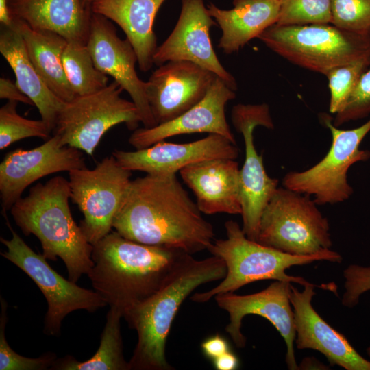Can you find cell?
Wrapping results in <instances>:
<instances>
[{
  "instance_id": "1",
  "label": "cell",
  "mask_w": 370,
  "mask_h": 370,
  "mask_svg": "<svg viewBox=\"0 0 370 370\" xmlns=\"http://www.w3.org/2000/svg\"><path fill=\"white\" fill-rule=\"evenodd\" d=\"M112 228L127 239L191 255L208 250L214 237L176 175L132 180Z\"/></svg>"
},
{
  "instance_id": "2",
  "label": "cell",
  "mask_w": 370,
  "mask_h": 370,
  "mask_svg": "<svg viewBox=\"0 0 370 370\" xmlns=\"http://www.w3.org/2000/svg\"><path fill=\"white\" fill-rule=\"evenodd\" d=\"M226 271L223 260L213 255L202 260L186 253L180 256L158 289L123 316L138 336L130 370L174 369L166 360L165 348L180 306L197 287L223 279Z\"/></svg>"
},
{
  "instance_id": "3",
  "label": "cell",
  "mask_w": 370,
  "mask_h": 370,
  "mask_svg": "<svg viewBox=\"0 0 370 370\" xmlns=\"http://www.w3.org/2000/svg\"><path fill=\"white\" fill-rule=\"evenodd\" d=\"M180 250L127 239L112 230L92 245V285L123 316L154 293L180 258Z\"/></svg>"
},
{
  "instance_id": "4",
  "label": "cell",
  "mask_w": 370,
  "mask_h": 370,
  "mask_svg": "<svg viewBox=\"0 0 370 370\" xmlns=\"http://www.w3.org/2000/svg\"><path fill=\"white\" fill-rule=\"evenodd\" d=\"M71 193L69 180L57 175L32 186L28 195L12 206L10 213L25 236L38 238L42 255L53 261L61 258L69 280L77 282L89 273L94 263L92 245L73 218Z\"/></svg>"
},
{
  "instance_id": "5",
  "label": "cell",
  "mask_w": 370,
  "mask_h": 370,
  "mask_svg": "<svg viewBox=\"0 0 370 370\" xmlns=\"http://www.w3.org/2000/svg\"><path fill=\"white\" fill-rule=\"evenodd\" d=\"M224 226L226 238L214 240L208 250L223 260L225 276L209 291L194 293L190 297L194 302L205 303L217 295L234 292L260 280L285 281L304 286L312 283L301 277L288 275L286 270L315 261L341 263L343 260L341 254L331 249L308 256L287 254L250 240L236 221L229 220Z\"/></svg>"
},
{
  "instance_id": "6",
  "label": "cell",
  "mask_w": 370,
  "mask_h": 370,
  "mask_svg": "<svg viewBox=\"0 0 370 370\" xmlns=\"http://www.w3.org/2000/svg\"><path fill=\"white\" fill-rule=\"evenodd\" d=\"M258 38L292 64L324 75L336 66L370 58V34L349 32L331 23H275Z\"/></svg>"
},
{
  "instance_id": "7",
  "label": "cell",
  "mask_w": 370,
  "mask_h": 370,
  "mask_svg": "<svg viewBox=\"0 0 370 370\" xmlns=\"http://www.w3.org/2000/svg\"><path fill=\"white\" fill-rule=\"evenodd\" d=\"M310 196L278 187L260 217L256 241L297 256L330 249L328 219Z\"/></svg>"
},
{
  "instance_id": "8",
  "label": "cell",
  "mask_w": 370,
  "mask_h": 370,
  "mask_svg": "<svg viewBox=\"0 0 370 370\" xmlns=\"http://www.w3.org/2000/svg\"><path fill=\"white\" fill-rule=\"evenodd\" d=\"M322 123L332 134V143L326 155L316 164L302 171H291L282 180L288 189L313 196L317 205L335 204L347 200L354 190L347 181V171L355 163L367 161L370 151L360 149L370 132V119L362 125L341 130L332 118L320 114Z\"/></svg>"
},
{
  "instance_id": "9",
  "label": "cell",
  "mask_w": 370,
  "mask_h": 370,
  "mask_svg": "<svg viewBox=\"0 0 370 370\" xmlns=\"http://www.w3.org/2000/svg\"><path fill=\"white\" fill-rule=\"evenodd\" d=\"M122 90L114 80L99 91L64 103L54 129L62 145L92 156L111 127L125 123L130 130H136L141 123L138 110L132 101L121 97Z\"/></svg>"
},
{
  "instance_id": "10",
  "label": "cell",
  "mask_w": 370,
  "mask_h": 370,
  "mask_svg": "<svg viewBox=\"0 0 370 370\" xmlns=\"http://www.w3.org/2000/svg\"><path fill=\"white\" fill-rule=\"evenodd\" d=\"M6 224L12 233L10 240L0 241L6 247L1 255L24 271L38 286L47 302L44 332L58 336L64 317L73 311L93 312L107 305L95 291L84 288L58 273L42 254H36L14 230L8 217Z\"/></svg>"
},
{
  "instance_id": "11",
  "label": "cell",
  "mask_w": 370,
  "mask_h": 370,
  "mask_svg": "<svg viewBox=\"0 0 370 370\" xmlns=\"http://www.w3.org/2000/svg\"><path fill=\"white\" fill-rule=\"evenodd\" d=\"M131 176L132 171L120 166L112 155L103 158L93 169L69 171L71 199L84 216L79 226L92 245L112 231Z\"/></svg>"
},
{
  "instance_id": "12",
  "label": "cell",
  "mask_w": 370,
  "mask_h": 370,
  "mask_svg": "<svg viewBox=\"0 0 370 370\" xmlns=\"http://www.w3.org/2000/svg\"><path fill=\"white\" fill-rule=\"evenodd\" d=\"M232 121L236 130L243 135L245 156L240 169L242 229L248 238L256 241L263 210L277 190L278 180L267 173L262 153H258L254 141L257 126L274 127L269 106L237 104L232 110Z\"/></svg>"
},
{
  "instance_id": "13",
  "label": "cell",
  "mask_w": 370,
  "mask_h": 370,
  "mask_svg": "<svg viewBox=\"0 0 370 370\" xmlns=\"http://www.w3.org/2000/svg\"><path fill=\"white\" fill-rule=\"evenodd\" d=\"M86 167L80 149L64 145L54 134L32 149H16L8 153L0 164V198L2 215L19 199L34 182L49 175Z\"/></svg>"
},
{
  "instance_id": "14",
  "label": "cell",
  "mask_w": 370,
  "mask_h": 370,
  "mask_svg": "<svg viewBox=\"0 0 370 370\" xmlns=\"http://www.w3.org/2000/svg\"><path fill=\"white\" fill-rule=\"evenodd\" d=\"M291 285L289 282L275 280L265 289L255 293L241 295L232 292L214 297L217 306L229 315L230 321L225 330L238 348L246 345V338L241 332L243 318L249 314L260 316L280 332L286 345L285 361L288 369L297 370L299 366L294 349L295 330L290 301Z\"/></svg>"
},
{
  "instance_id": "15",
  "label": "cell",
  "mask_w": 370,
  "mask_h": 370,
  "mask_svg": "<svg viewBox=\"0 0 370 370\" xmlns=\"http://www.w3.org/2000/svg\"><path fill=\"white\" fill-rule=\"evenodd\" d=\"M86 45L96 68L111 76L130 95L144 127L157 125L147 99L146 82L136 71L138 58L129 40L117 35L110 20L92 12Z\"/></svg>"
},
{
  "instance_id": "16",
  "label": "cell",
  "mask_w": 370,
  "mask_h": 370,
  "mask_svg": "<svg viewBox=\"0 0 370 370\" xmlns=\"http://www.w3.org/2000/svg\"><path fill=\"white\" fill-rule=\"evenodd\" d=\"M215 25L204 0H182L177 22L171 34L157 47L153 64L186 60L212 72L234 90L237 83L221 64L213 49L210 29Z\"/></svg>"
},
{
  "instance_id": "17",
  "label": "cell",
  "mask_w": 370,
  "mask_h": 370,
  "mask_svg": "<svg viewBox=\"0 0 370 370\" xmlns=\"http://www.w3.org/2000/svg\"><path fill=\"white\" fill-rule=\"evenodd\" d=\"M315 287L336 294L334 282L307 284L299 291L291 285L290 301L294 314L295 345L298 349H311L322 354L331 365L346 370H370V361L353 347L346 337L330 326L314 309Z\"/></svg>"
},
{
  "instance_id": "18",
  "label": "cell",
  "mask_w": 370,
  "mask_h": 370,
  "mask_svg": "<svg viewBox=\"0 0 370 370\" xmlns=\"http://www.w3.org/2000/svg\"><path fill=\"white\" fill-rule=\"evenodd\" d=\"M217 77L186 60L159 66L146 82L147 97L156 124L170 121L198 103Z\"/></svg>"
},
{
  "instance_id": "19",
  "label": "cell",
  "mask_w": 370,
  "mask_h": 370,
  "mask_svg": "<svg viewBox=\"0 0 370 370\" xmlns=\"http://www.w3.org/2000/svg\"><path fill=\"white\" fill-rule=\"evenodd\" d=\"M239 153L236 143L215 134L186 143L162 140L136 151L114 150L112 155L123 168L149 175H176L193 163L213 159L236 160Z\"/></svg>"
},
{
  "instance_id": "20",
  "label": "cell",
  "mask_w": 370,
  "mask_h": 370,
  "mask_svg": "<svg viewBox=\"0 0 370 370\" xmlns=\"http://www.w3.org/2000/svg\"><path fill=\"white\" fill-rule=\"evenodd\" d=\"M235 97V90L217 77L206 95L195 106L170 121L150 128H137L128 142L140 149L177 135L208 133L221 135L236 143L225 113L227 103Z\"/></svg>"
},
{
  "instance_id": "21",
  "label": "cell",
  "mask_w": 370,
  "mask_h": 370,
  "mask_svg": "<svg viewBox=\"0 0 370 370\" xmlns=\"http://www.w3.org/2000/svg\"><path fill=\"white\" fill-rule=\"evenodd\" d=\"M180 175L206 214H241L240 169L234 159L213 158L193 163Z\"/></svg>"
},
{
  "instance_id": "22",
  "label": "cell",
  "mask_w": 370,
  "mask_h": 370,
  "mask_svg": "<svg viewBox=\"0 0 370 370\" xmlns=\"http://www.w3.org/2000/svg\"><path fill=\"white\" fill-rule=\"evenodd\" d=\"M8 5L12 18L33 29L86 44L92 11L82 0H8Z\"/></svg>"
},
{
  "instance_id": "23",
  "label": "cell",
  "mask_w": 370,
  "mask_h": 370,
  "mask_svg": "<svg viewBox=\"0 0 370 370\" xmlns=\"http://www.w3.org/2000/svg\"><path fill=\"white\" fill-rule=\"evenodd\" d=\"M165 0H91L93 13L116 23L132 45L139 69L147 72L153 64L158 47L153 21Z\"/></svg>"
},
{
  "instance_id": "24",
  "label": "cell",
  "mask_w": 370,
  "mask_h": 370,
  "mask_svg": "<svg viewBox=\"0 0 370 370\" xmlns=\"http://www.w3.org/2000/svg\"><path fill=\"white\" fill-rule=\"evenodd\" d=\"M208 10L222 32L219 48L231 54L277 23L280 0H233L230 10L210 3Z\"/></svg>"
},
{
  "instance_id": "25",
  "label": "cell",
  "mask_w": 370,
  "mask_h": 370,
  "mask_svg": "<svg viewBox=\"0 0 370 370\" xmlns=\"http://www.w3.org/2000/svg\"><path fill=\"white\" fill-rule=\"evenodd\" d=\"M0 53L13 70L16 84L38 108L51 132L64 103L46 85L27 54L20 32L13 25H1Z\"/></svg>"
},
{
  "instance_id": "26",
  "label": "cell",
  "mask_w": 370,
  "mask_h": 370,
  "mask_svg": "<svg viewBox=\"0 0 370 370\" xmlns=\"http://www.w3.org/2000/svg\"><path fill=\"white\" fill-rule=\"evenodd\" d=\"M12 24L21 34L31 62L49 88L65 103L75 99L77 96L62 61L68 41L55 32L33 29L17 18H12Z\"/></svg>"
},
{
  "instance_id": "27",
  "label": "cell",
  "mask_w": 370,
  "mask_h": 370,
  "mask_svg": "<svg viewBox=\"0 0 370 370\" xmlns=\"http://www.w3.org/2000/svg\"><path fill=\"white\" fill-rule=\"evenodd\" d=\"M121 312L110 307L101 334L99 347L88 360L79 362L67 356L57 358L51 369L56 370H130L123 350L121 333Z\"/></svg>"
},
{
  "instance_id": "28",
  "label": "cell",
  "mask_w": 370,
  "mask_h": 370,
  "mask_svg": "<svg viewBox=\"0 0 370 370\" xmlns=\"http://www.w3.org/2000/svg\"><path fill=\"white\" fill-rule=\"evenodd\" d=\"M62 61L77 97L95 92L108 86V75L96 68L86 44L68 41Z\"/></svg>"
},
{
  "instance_id": "29",
  "label": "cell",
  "mask_w": 370,
  "mask_h": 370,
  "mask_svg": "<svg viewBox=\"0 0 370 370\" xmlns=\"http://www.w3.org/2000/svg\"><path fill=\"white\" fill-rule=\"evenodd\" d=\"M17 101H8L0 108V149L3 150L23 138H49L51 133L42 120L24 118L16 112Z\"/></svg>"
},
{
  "instance_id": "30",
  "label": "cell",
  "mask_w": 370,
  "mask_h": 370,
  "mask_svg": "<svg viewBox=\"0 0 370 370\" xmlns=\"http://www.w3.org/2000/svg\"><path fill=\"white\" fill-rule=\"evenodd\" d=\"M369 66L370 58H367L336 66L325 75L330 91V113L336 114L343 108L360 77Z\"/></svg>"
},
{
  "instance_id": "31",
  "label": "cell",
  "mask_w": 370,
  "mask_h": 370,
  "mask_svg": "<svg viewBox=\"0 0 370 370\" xmlns=\"http://www.w3.org/2000/svg\"><path fill=\"white\" fill-rule=\"evenodd\" d=\"M331 0H280L279 25L331 23Z\"/></svg>"
},
{
  "instance_id": "32",
  "label": "cell",
  "mask_w": 370,
  "mask_h": 370,
  "mask_svg": "<svg viewBox=\"0 0 370 370\" xmlns=\"http://www.w3.org/2000/svg\"><path fill=\"white\" fill-rule=\"evenodd\" d=\"M0 317V370H45L51 369L57 360L54 353L47 352L38 358H27L18 354L8 344L5 335L8 322L7 306L1 297Z\"/></svg>"
},
{
  "instance_id": "33",
  "label": "cell",
  "mask_w": 370,
  "mask_h": 370,
  "mask_svg": "<svg viewBox=\"0 0 370 370\" xmlns=\"http://www.w3.org/2000/svg\"><path fill=\"white\" fill-rule=\"evenodd\" d=\"M331 16L341 29L370 34V0H331Z\"/></svg>"
},
{
  "instance_id": "34",
  "label": "cell",
  "mask_w": 370,
  "mask_h": 370,
  "mask_svg": "<svg viewBox=\"0 0 370 370\" xmlns=\"http://www.w3.org/2000/svg\"><path fill=\"white\" fill-rule=\"evenodd\" d=\"M370 114V69L360 77L343 108L335 114L334 125L339 127L349 121L364 119Z\"/></svg>"
},
{
  "instance_id": "35",
  "label": "cell",
  "mask_w": 370,
  "mask_h": 370,
  "mask_svg": "<svg viewBox=\"0 0 370 370\" xmlns=\"http://www.w3.org/2000/svg\"><path fill=\"white\" fill-rule=\"evenodd\" d=\"M345 292L342 304L353 308L358 304L360 296L370 291V267L349 264L343 271Z\"/></svg>"
},
{
  "instance_id": "36",
  "label": "cell",
  "mask_w": 370,
  "mask_h": 370,
  "mask_svg": "<svg viewBox=\"0 0 370 370\" xmlns=\"http://www.w3.org/2000/svg\"><path fill=\"white\" fill-rule=\"evenodd\" d=\"M201 347L204 355L212 360L230 351L227 341L219 334L205 339L202 342Z\"/></svg>"
},
{
  "instance_id": "37",
  "label": "cell",
  "mask_w": 370,
  "mask_h": 370,
  "mask_svg": "<svg viewBox=\"0 0 370 370\" xmlns=\"http://www.w3.org/2000/svg\"><path fill=\"white\" fill-rule=\"evenodd\" d=\"M0 98L33 106L32 100L10 79L0 78Z\"/></svg>"
},
{
  "instance_id": "38",
  "label": "cell",
  "mask_w": 370,
  "mask_h": 370,
  "mask_svg": "<svg viewBox=\"0 0 370 370\" xmlns=\"http://www.w3.org/2000/svg\"><path fill=\"white\" fill-rule=\"evenodd\" d=\"M213 364L217 370H234L238 367V360L230 350L214 359Z\"/></svg>"
},
{
  "instance_id": "39",
  "label": "cell",
  "mask_w": 370,
  "mask_h": 370,
  "mask_svg": "<svg viewBox=\"0 0 370 370\" xmlns=\"http://www.w3.org/2000/svg\"><path fill=\"white\" fill-rule=\"evenodd\" d=\"M0 22L1 25L6 27L12 25V18L10 13L8 0H0Z\"/></svg>"
},
{
  "instance_id": "40",
  "label": "cell",
  "mask_w": 370,
  "mask_h": 370,
  "mask_svg": "<svg viewBox=\"0 0 370 370\" xmlns=\"http://www.w3.org/2000/svg\"><path fill=\"white\" fill-rule=\"evenodd\" d=\"M82 1L85 6L90 7L91 0H82Z\"/></svg>"
},
{
  "instance_id": "41",
  "label": "cell",
  "mask_w": 370,
  "mask_h": 370,
  "mask_svg": "<svg viewBox=\"0 0 370 370\" xmlns=\"http://www.w3.org/2000/svg\"><path fill=\"white\" fill-rule=\"evenodd\" d=\"M367 353L370 356V346H369L367 349Z\"/></svg>"
}]
</instances>
